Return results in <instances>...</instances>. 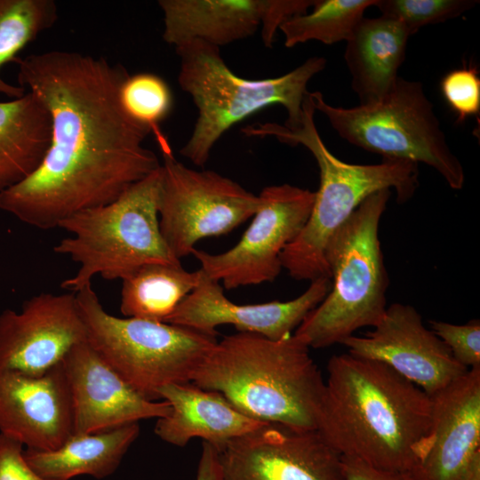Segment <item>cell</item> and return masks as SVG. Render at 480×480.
<instances>
[{"mask_svg": "<svg viewBox=\"0 0 480 480\" xmlns=\"http://www.w3.org/2000/svg\"><path fill=\"white\" fill-rule=\"evenodd\" d=\"M50 140V115L35 94L0 101V194L38 167Z\"/></svg>", "mask_w": 480, "mask_h": 480, "instance_id": "obj_23", "label": "cell"}, {"mask_svg": "<svg viewBox=\"0 0 480 480\" xmlns=\"http://www.w3.org/2000/svg\"><path fill=\"white\" fill-rule=\"evenodd\" d=\"M260 206L241 239L229 250L212 254L194 249L201 270L227 290L273 282L282 269L284 248L306 224L315 192L290 184L264 188Z\"/></svg>", "mask_w": 480, "mask_h": 480, "instance_id": "obj_11", "label": "cell"}, {"mask_svg": "<svg viewBox=\"0 0 480 480\" xmlns=\"http://www.w3.org/2000/svg\"><path fill=\"white\" fill-rule=\"evenodd\" d=\"M0 434L36 451H52L73 435L62 364L32 376L0 370Z\"/></svg>", "mask_w": 480, "mask_h": 480, "instance_id": "obj_18", "label": "cell"}, {"mask_svg": "<svg viewBox=\"0 0 480 480\" xmlns=\"http://www.w3.org/2000/svg\"><path fill=\"white\" fill-rule=\"evenodd\" d=\"M410 34L391 18H363L346 41L344 59L360 104L385 96L398 79Z\"/></svg>", "mask_w": 480, "mask_h": 480, "instance_id": "obj_21", "label": "cell"}, {"mask_svg": "<svg viewBox=\"0 0 480 480\" xmlns=\"http://www.w3.org/2000/svg\"><path fill=\"white\" fill-rule=\"evenodd\" d=\"M315 3L316 0H268L260 25L264 45L271 47L280 27L288 20L308 12Z\"/></svg>", "mask_w": 480, "mask_h": 480, "instance_id": "obj_31", "label": "cell"}, {"mask_svg": "<svg viewBox=\"0 0 480 480\" xmlns=\"http://www.w3.org/2000/svg\"><path fill=\"white\" fill-rule=\"evenodd\" d=\"M191 382L220 393L253 420L316 430L324 380L294 333L278 340L245 332L225 336Z\"/></svg>", "mask_w": 480, "mask_h": 480, "instance_id": "obj_3", "label": "cell"}, {"mask_svg": "<svg viewBox=\"0 0 480 480\" xmlns=\"http://www.w3.org/2000/svg\"><path fill=\"white\" fill-rule=\"evenodd\" d=\"M345 480H413L408 472L384 470L358 459L341 456Z\"/></svg>", "mask_w": 480, "mask_h": 480, "instance_id": "obj_33", "label": "cell"}, {"mask_svg": "<svg viewBox=\"0 0 480 480\" xmlns=\"http://www.w3.org/2000/svg\"><path fill=\"white\" fill-rule=\"evenodd\" d=\"M158 398L166 401L171 410L156 420L155 434L179 447L199 437L220 452L231 440L266 424L242 413L220 393L191 381L162 387Z\"/></svg>", "mask_w": 480, "mask_h": 480, "instance_id": "obj_19", "label": "cell"}, {"mask_svg": "<svg viewBox=\"0 0 480 480\" xmlns=\"http://www.w3.org/2000/svg\"><path fill=\"white\" fill-rule=\"evenodd\" d=\"M389 196L381 189L366 197L329 242L332 287L294 332L309 348L341 344L383 316L389 280L379 227Z\"/></svg>", "mask_w": 480, "mask_h": 480, "instance_id": "obj_6", "label": "cell"}, {"mask_svg": "<svg viewBox=\"0 0 480 480\" xmlns=\"http://www.w3.org/2000/svg\"><path fill=\"white\" fill-rule=\"evenodd\" d=\"M476 0H376L382 16L401 22L410 36L422 27L455 19L475 7Z\"/></svg>", "mask_w": 480, "mask_h": 480, "instance_id": "obj_28", "label": "cell"}, {"mask_svg": "<svg viewBox=\"0 0 480 480\" xmlns=\"http://www.w3.org/2000/svg\"><path fill=\"white\" fill-rule=\"evenodd\" d=\"M20 86L51 118L49 148L38 167L0 194V209L41 229L109 204L160 167L145 146L152 129L121 101L129 77L121 64L77 52L48 51L17 58Z\"/></svg>", "mask_w": 480, "mask_h": 480, "instance_id": "obj_1", "label": "cell"}, {"mask_svg": "<svg viewBox=\"0 0 480 480\" xmlns=\"http://www.w3.org/2000/svg\"><path fill=\"white\" fill-rule=\"evenodd\" d=\"M331 287V278L320 277L311 281L308 288L293 300L241 305L229 300L220 283L202 271L196 287L165 323L214 336L217 326L230 324L238 332L278 340L298 328L307 315L325 298Z\"/></svg>", "mask_w": 480, "mask_h": 480, "instance_id": "obj_16", "label": "cell"}, {"mask_svg": "<svg viewBox=\"0 0 480 480\" xmlns=\"http://www.w3.org/2000/svg\"><path fill=\"white\" fill-rule=\"evenodd\" d=\"M341 344L353 356L386 364L429 396L468 371L407 304L390 305L373 330L364 336L352 335Z\"/></svg>", "mask_w": 480, "mask_h": 480, "instance_id": "obj_13", "label": "cell"}, {"mask_svg": "<svg viewBox=\"0 0 480 480\" xmlns=\"http://www.w3.org/2000/svg\"><path fill=\"white\" fill-rule=\"evenodd\" d=\"M84 341L75 292L40 293L0 314V370L42 375Z\"/></svg>", "mask_w": 480, "mask_h": 480, "instance_id": "obj_14", "label": "cell"}, {"mask_svg": "<svg viewBox=\"0 0 480 480\" xmlns=\"http://www.w3.org/2000/svg\"><path fill=\"white\" fill-rule=\"evenodd\" d=\"M86 340L131 387L158 400L169 384L192 381L216 336L160 321L108 314L88 284L75 292Z\"/></svg>", "mask_w": 480, "mask_h": 480, "instance_id": "obj_8", "label": "cell"}, {"mask_svg": "<svg viewBox=\"0 0 480 480\" xmlns=\"http://www.w3.org/2000/svg\"><path fill=\"white\" fill-rule=\"evenodd\" d=\"M0 480H50L36 473L24 458L23 445L0 434Z\"/></svg>", "mask_w": 480, "mask_h": 480, "instance_id": "obj_32", "label": "cell"}, {"mask_svg": "<svg viewBox=\"0 0 480 480\" xmlns=\"http://www.w3.org/2000/svg\"><path fill=\"white\" fill-rule=\"evenodd\" d=\"M162 167L132 185L113 202L80 211L58 225L72 236L53 247L79 265L60 286L76 292L95 276L123 279L148 263H180L160 230Z\"/></svg>", "mask_w": 480, "mask_h": 480, "instance_id": "obj_7", "label": "cell"}, {"mask_svg": "<svg viewBox=\"0 0 480 480\" xmlns=\"http://www.w3.org/2000/svg\"><path fill=\"white\" fill-rule=\"evenodd\" d=\"M440 88L458 122L463 123L479 113L480 78L476 67L464 66L448 72L442 78Z\"/></svg>", "mask_w": 480, "mask_h": 480, "instance_id": "obj_29", "label": "cell"}, {"mask_svg": "<svg viewBox=\"0 0 480 480\" xmlns=\"http://www.w3.org/2000/svg\"><path fill=\"white\" fill-rule=\"evenodd\" d=\"M430 397V427L409 474L413 480H459L480 453V368Z\"/></svg>", "mask_w": 480, "mask_h": 480, "instance_id": "obj_17", "label": "cell"}, {"mask_svg": "<svg viewBox=\"0 0 480 480\" xmlns=\"http://www.w3.org/2000/svg\"><path fill=\"white\" fill-rule=\"evenodd\" d=\"M219 461L222 480H345L341 456L317 430L276 423L231 440Z\"/></svg>", "mask_w": 480, "mask_h": 480, "instance_id": "obj_12", "label": "cell"}, {"mask_svg": "<svg viewBox=\"0 0 480 480\" xmlns=\"http://www.w3.org/2000/svg\"><path fill=\"white\" fill-rule=\"evenodd\" d=\"M268 0H159L163 39L174 47L200 40L220 48L256 33Z\"/></svg>", "mask_w": 480, "mask_h": 480, "instance_id": "obj_20", "label": "cell"}, {"mask_svg": "<svg viewBox=\"0 0 480 480\" xmlns=\"http://www.w3.org/2000/svg\"><path fill=\"white\" fill-rule=\"evenodd\" d=\"M376 0H316L311 12L295 16L279 28L287 48L308 41L332 44L347 41L365 10Z\"/></svg>", "mask_w": 480, "mask_h": 480, "instance_id": "obj_26", "label": "cell"}, {"mask_svg": "<svg viewBox=\"0 0 480 480\" xmlns=\"http://www.w3.org/2000/svg\"><path fill=\"white\" fill-rule=\"evenodd\" d=\"M196 480H222L219 452L215 447L204 441Z\"/></svg>", "mask_w": 480, "mask_h": 480, "instance_id": "obj_34", "label": "cell"}, {"mask_svg": "<svg viewBox=\"0 0 480 480\" xmlns=\"http://www.w3.org/2000/svg\"><path fill=\"white\" fill-rule=\"evenodd\" d=\"M121 101L126 112L152 130L171 111L172 95L166 82L157 75L129 76L121 88Z\"/></svg>", "mask_w": 480, "mask_h": 480, "instance_id": "obj_27", "label": "cell"}, {"mask_svg": "<svg viewBox=\"0 0 480 480\" xmlns=\"http://www.w3.org/2000/svg\"><path fill=\"white\" fill-rule=\"evenodd\" d=\"M175 51L180 59L179 85L197 109L192 133L180 153L200 167L230 127L268 106L284 107L287 111L284 125L298 126L308 84L327 63L323 57H311L277 77L246 79L229 68L217 46L192 40L176 46Z\"/></svg>", "mask_w": 480, "mask_h": 480, "instance_id": "obj_5", "label": "cell"}, {"mask_svg": "<svg viewBox=\"0 0 480 480\" xmlns=\"http://www.w3.org/2000/svg\"><path fill=\"white\" fill-rule=\"evenodd\" d=\"M316 430L340 456L410 472L428 435L431 397L386 364L349 353L328 361Z\"/></svg>", "mask_w": 480, "mask_h": 480, "instance_id": "obj_2", "label": "cell"}, {"mask_svg": "<svg viewBox=\"0 0 480 480\" xmlns=\"http://www.w3.org/2000/svg\"><path fill=\"white\" fill-rule=\"evenodd\" d=\"M316 111L348 142L383 159L423 163L452 189L465 183V172L450 148L434 106L419 81L398 77L380 100L354 108L334 107L320 92H310Z\"/></svg>", "mask_w": 480, "mask_h": 480, "instance_id": "obj_9", "label": "cell"}, {"mask_svg": "<svg viewBox=\"0 0 480 480\" xmlns=\"http://www.w3.org/2000/svg\"><path fill=\"white\" fill-rule=\"evenodd\" d=\"M202 270L189 272L180 263H148L122 281L120 310L125 317L165 322L196 287Z\"/></svg>", "mask_w": 480, "mask_h": 480, "instance_id": "obj_24", "label": "cell"}, {"mask_svg": "<svg viewBox=\"0 0 480 480\" xmlns=\"http://www.w3.org/2000/svg\"><path fill=\"white\" fill-rule=\"evenodd\" d=\"M316 108L307 92L300 124L291 128L276 123H257L242 128L248 137H273L291 145H302L319 168V188L309 217L296 238L283 251L280 260L296 280L331 278L325 252L335 233L360 204L372 194L394 188L396 202L411 199L419 187L418 164L383 159L376 164L345 163L329 151L316 127Z\"/></svg>", "mask_w": 480, "mask_h": 480, "instance_id": "obj_4", "label": "cell"}, {"mask_svg": "<svg viewBox=\"0 0 480 480\" xmlns=\"http://www.w3.org/2000/svg\"><path fill=\"white\" fill-rule=\"evenodd\" d=\"M459 480H480V453L475 456Z\"/></svg>", "mask_w": 480, "mask_h": 480, "instance_id": "obj_35", "label": "cell"}, {"mask_svg": "<svg viewBox=\"0 0 480 480\" xmlns=\"http://www.w3.org/2000/svg\"><path fill=\"white\" fill-rule=\"evenodd\" d=\"M431 331L446 345L454 359L468 370L480 368V321L464 324L431 320Z\"/></svg>", "mask_w": 480, "mask_h": 480, "instance_id": "obj_30", "label": "cell"}, {"mask_svg": "<svg viewBox=\"0 0 480 480\" xmlns=\"http://www.w3.org/2000/svg\"><path fill=\"white\" fill-rule=\"evenodd\" d=\"M140 432L136 422L98 433L71 435L52 451L26 449L24 458L46 479L70 480L80 475L102 479L117 469Z\"/></svg>", "mask_w": 480, "mask_h": 480, "instance_id": "obj_22", "label": "cell"}, {"mask_svg": "<svg viewBox=\"0 0 480 480\" xmlns=\"http://www.w3.org/2000/svg\"><path fill=\"white\" fill-rule=\"evenodd\" d=\"M158 217L161 234L179 260L205 237L226 235L252 218L260 197L229 178L195 170L163 153Z\"/></svg>", "mask_w": 480, "mask_h": 480, "instance_id": "obj_10", "label": "cell"}, {"mask_svg": "<svg viewBox=\"0 0 480 480\" xmlns=\"http://www.w3.org/2000/svg\"><path fill=\"white\" fill-rule=\"evenodd\" d=\"M58 20L53 0H0V69ZM26 89L6 83L0 76V93L13 99Z\"/></svg>", "mask_w": 480, "mask_h": 480, "instance_id": "obj_25", "label": "cell"}, {"mask_svg": "<svg viewBox=\"0 0 480 480\" xmlns=\"http://www.w3.org/2000/svg\"><path fill=\"white\" fill-rule=\"evenodd\" d=\"M71 398L73 435L107 431L142 420L159 419L171 410L131 387L86 341L61 362Z\"/></svg>", "mask_w": 480, "mask_h": 480, "instance_id": "obj_15", "label": "cell"}]
</instances>
